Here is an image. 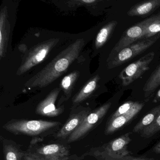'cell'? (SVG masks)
I'll use <instances>...</instances> for the list:
<instances>
[{
	"label": "cell",
	"instance_id": "cell-5",
	"mask_svg": "<svg viewBox=\"0 0 160 160\" xmlns=\"http://www.w3.org/2000/svg\"><path fill=\"white\" fill-rule=\"evenodd\" d=\"M154 56V53L150 52L126 67L119 75L122 85L124 86L130 85L148 71L149 69V65L153 60Z\"/></svg>",
	"mask_w": 160,
	"mask_h": 160
},
{
	"label": "cell",
	"instance_id": "cell-28",
	"mask_svg": "<svg viewBox=\"0 0 160 160\" xmlns=\"http://www.w3.org/2000/svg\"><path fill=\"white\" fill-rule=\"evenodd\" d=\"M81 2H85V3H92V2H95L96 1H95V0H86V1H85V0H83V1H81Z\"/></svg>",
	"mask_w": 160,
	"mask_h": 160
},
{
	"label": "cell",
	"instance_id": "cell-23",
	"mask_svg": "<svg viewBox=\"0 0 160 160\" xmlns=\"http://www.w3.org/2000/svg\"><path fill=\"white\" fill-rule=\"evenodd\" d=\"M77 76V72H73L68 76H66L62 79L61 86L65 91H68L69 90L70 88L72 87V84L74 82Z\"/></svg>",
	"mask_w": 160,
	"mask_h": 160
},
{
	"label": "cell",
	"instance_id": "cell-21",
	"mask_svg": "<svg viewBox=\"0 0 160 160\" xmlns=\"http://www.w3.org/2000/svg\"><path fill=\"white\" fill-rule=\"evenodd\" d=\"M137 102H132V101H128L122 104L119 108L116 110V112L112 115V117L110 119H113L119 116H121L123 114L129 112L134 107L136 104Z\"/></svg>",
	"mask_w": 160,
	"mask_h": 160
},
{
	"label": "cell",
	"instance_id": "cell-8",
	"mask_svg": "<svg viewBox=\"0 0 160 160\" xmlns=\"http://www.w3.org/2000/svg\"><path fill=\"white\" fill-rule=\"evenodd\" d=\"M90 112L89 108H85L71 114L63 126L55 134V138L62 139L68 138L79 127Z\"/></svg>",
	"mask_w": 160,
	"mask_h": 160
},
{
	"label": "cell",
	"instance_id": "cell-18",
	"mask_svg": "<svg viewBox=\"0 0 160 160\" xmlns=\"http://www.w3.org/2000/svg\"><path fill=\"white\" fill-rule=\"evenodd\" d=\"M98 79V77H95L94 78L90 81L85 87H83L79 93L76 96H75L73 99V103L74 104L81 102L90 95L96 88Z\"/></svg>",
	"mask_w": 160,
	"mask_h": 160
},
{
	"label": "cell",
	"instance_id": "cell-26",
	"mask_svg": "<svg viewBox=\"0 0 160 160\" xmlns=\"http://www.w3.org/2000/svg\"><path fill=\"white\" fill-rule=\"evenodd\" d=\"M152 152L156 153H160V141L153 148Z\"/></svg>",
	"mask_w": 160,
	"mask_h": 160
},
{
	"label": "cell",
	"instance_id": "cell-2",
	"mask_svg": "<svg viewBox=\"0 0 160 160\" xmlns=\"http://www.w3.org/2000/svg\"><path fill=\"white\" fill-rule=\"evenodd\" d=\"M61 124L58 121L42 120L12 119L3 125L4 130L15 135L36 136L48 133Z\"/></svg>",
	"mask_w": 160,
	"mask_h": 160
},
{
	"label": "cell",
	"instance_id": "cell-25",
	"mask_svg": "<svg viewBox=\"0 0 160 160\" xmlns=\"http://www.w3.org/2000/svg\"><path fill=\"white\" fill-rule=\"evenodd\" d=\"M23 158L24 160H36L29 152H26Z\"/></svg>",
	"mask_w": 160,
	"mask_h": 160
},
{
	"label": "cell",
	"instance_id": "cell-16",
	"mask_svg": "<svg viewBox=\"0 0 160 160\" xmlns=\"http://www.w3.org/2000/svg\"><path fill=\"white\" fill-rule=\"evenodd\" d=\"M160 85V65L152 74L144 86L143 90L146 100H148Z\"/></svg>",
	"mask_w": 160,
	"mask_h": 160
},
{
	"label": "cell",
	"instance_id": "cell-20",
	"mask_svg": "<svg viewBox=\"0 0 160 160\" xmlns=\"http://www.w3.org/2000/svg\"><path fill=\"white\" fill-rule=\"evenodd\" d=\"M160 131V113L148 126L144 128L141 132L144 138H150Z\"/></svg>",
	"mask_w": 160,
	"mask_h": 160
},
{
	"label": "cell",
	"instance_id": "cell-27",
	"mask_svg": "<svg viewBox=\"0 0 160 160\" xmlns=\"http://www.w3.org/2000/svg\"><path fill=\"white\" fill-rule=\"evenodd\" d=\"M160 98V89L159 90V91H158V92H157V96H156V97H155V99H154V101H153V102H157V101H158V100H159V99Z\"/></svg>",
	"mask_w": 160,
	"mask_h": 160
},
{
	"label": "cell",
	"instance_id": "cell-1",
	"mask_svg": "<svg viewBox=\"0 0 160 160\" xmlns=\"http://www.w3.org/2000/svg\"><path fill=\"white\" fill-rule=\"evenodd\" d=\"M83 40H78L59 54L49 64L32 79L31 87H46L52 83L67 70L77 58L84 45Z\"/></svg>",
	"mask_w": 160,
	"mask_h": 160
},
{
	"label": "cell",
	"instance_id": "cell-10",
	"mask_svg": "<svg viewBox=\"0 0 160 160\" xmlns=\"http://www.w3.org/2000/svg\"><path fill=\"white\" fill-rule=\"evenodd\" d=\"M145 21L134 25L125 31L114 47L115 52L118 53L124 48L141 40L144 31Z\"/></svg>",
	"mask_w": 160,
	"mask_h": 160
},
{
	"label": "cell",
	"instance_id": "cell-6",
	"mask_svg": "<svg viewBox=\"0 0 160 160\" xmlns=\"http://www.w3.org/2000/svg\"><path fill=\"white\" fill-rule=\"evenodd\" d=\"M160 34L148 39H142L132 44L120 51L113 60L112 65L115 66L129 61L147 50L160 38Z\"/></svg>",
	"mask_w": 160,
	"mask_h": 160
},
{
	"label": "cell",
	"instance_id": "cell-14",
	"mask_svg": "<svg viewBox=\"0 0 160 160\" xmlns=\"http://www.w3.org/2000/svg\"><path fill=\"white\" fill-rule=\"evenodd\" d=\"M160 6V0H151L136 4L128 12L130 16L147 15Z\"/></svg>",
	"mask_w": 160,
	"mask_h": 160
},
{
	"label": "cell",
	"instance_id": "cell-4",
	"mask_svg": "<svg viewBox=\"0 0 160 160\" xmlns=\"http://www.w3.org/2000/svg\"><path fill=\"white\" fill-rule=\"evenodd\" d=\"M108 102L91 112L86 117L79 127L67 139L68 143L75 142L83 138L100 122L111 107Z\"/></svg>",
	"mask_w": 160,
	"mask_h": 160
},
{
	"label": "cell",
	"instance_id": "cell-22",
	"mask_svg": "<svg viewBox=\"0 0 160 160\" xmlns=\"http://www.w3.org/2000/svg\"><path fill=\"white\" fill-rule=\"evenodd\" d=\"M5 15L4 13H2L0 21V55L1 57H2L5 42Z\"/></svg>",
	"mask_w": 160,
	"mask_h": 160
},
{
	"label": "cell",
	"instance_id": "cell-7",
	"mask_svg": "<svg viewBox=\"0 0 160 160\" xmlns=\"http://www.w3.org/2000/svg\"><path fill=\"white\" fill-rule=\"evenodd\" d=\"M29 152L36 160H68L70 153L67 147L60 144L43 145Z\"/></svg>",
	"mask_w": 160,
	"mask_h": 160
},
{
	"label": "cell",
	"instance_id": "cell-24",
	"mask_svg": "<svg viewBox=\"0 0 160 160\" xmlns=\"http://www.w3.org/2000/svg\"><path fill=\"white\" fill-rule=\"evenodd\" d=\"M120 160H154L152 159L149 158H142V157H134L132 156H125L124 158H122Z\"/></svg>",
	"mask_w": 160,
	"mask_h": 160
},
{
	"label": "cell",
	"instance_id": "cell-13",
	"mask_svg": "<svg viewBox=\"0 0 160 160\" xmlns=\"http://www.w3.org/2000/svg\"><path fill=\"white\" fill-rule=\"evenodd\" d=\"M2 142L4 160H21L24 158L26 152L15 142L4 138Z\"/></svg>",
	"mask_w": 160,
	"mask_h": 160
},
{
	"label": "cell",
	"instance_id": "cell-12",
	"mask_svg": "<svg viewBox=\"0 0 160 160\" xmlns=\"http://www.w3.org/2000/svg\"><path fill=\"white\" fill-rule=\"evenodd\" d=\"M143 106L144 104L143 103L137 102L135 106L128 113L119 116L113 119H109L105 131V134H111L120 129L130 121L135 116H136L142 109Z\"/></svg>",
	"mask_w": 160,
	"mask_h": 160
},
{
	"label": "cell",
	"instance_id": "cell-19",
	"mask_svg": "<svg viewBox=\"0 0 160 160\" xmlns=\"http://www.w3.org/2000/svg\"><path fill=\"white\" fill-rule=\"evenodd\" d=\"M117 25V22L112 21L106 25L100 30L95 40V46L97 48L104 44Z\"/></svg>",
	"mask_w": 160,
	"mask_h": 160
},
{
	"label": "cell",
	"instance_id": "cell-17",
	"mask_svg": "<svg viewBox=\"0 0 160 160\" xmlns=\"http://www.w3.org/2000/svg\"><path fill=\"white\" fill-rule=\"evenodd\" d=\"M160 113V105L152 108L136 125L133 130V132H141L144 128L150 125Z\"/></svg>",
	"mask_w": 160,
	"mask_h": 160
},
{
	"label": "cell",
	"instance_id": "cell-3",
	"mask_svg": "<svg viewBox=\"0 0 160 160\" xmlns=\"http://www.w3.org/2000/svg\"><path fill=\"white\" fill-rule=\"evenodd\" d=\"M131 133H127L104 145L92 149L89 154L98 160H120L129 155L127 146L131 142Z\"/></svg>",
	"mask_w": 160,
	"mask_h": 160
},
{
	"label": "cell",
	"instance_id": "cell-15",
	"mask_svg": "<svg viewBox=\"0 0 160 160\" xmlns=\"http://www.w3.org/2000/svg\"><path fill=\"white\" fill-rule=\"evenodd\" d=\"M144 21L145 25L141 40L151 38L160 34V15L151 17Z\"/></svg>",
	"mask_w": 160,
	"mask_h": 160
},
{
	"label": "cell",
	"instance_id": "cell-9",
	"mask_svg": "<svg viewBox=\"0 0 160 160\" xmlns=\"http://www.w3.org/2000/svg\"><path fill=\"white\" fill-rule=\"evenodd\" d=\"M56 43V40L49 41L38 46L34 50H32L27 57L24 63L20 66L18 71L19 74L24 73L42 61L49 50Z\"/></svg>",
	"mask_w": 160,
	"mask_h": 160
},
{
	"label": "cell",
	"instance_id": "cell-11",
	"mask_svg": "<svg viewBox=\"0 0 160 160\" xmlns=\"http://www.w3.org/2000/svg\"><path fill=\"white\" fill-rule=\"evenodd\" d=\"M60 90L56 89L52 91L46 99L40 103L36 109V114L46 117H56L62 114L63 109L57 108L55 105Z\"/></svg>",
	"mask_w": 160,
	"mask_h": 160
}]
</instances>
